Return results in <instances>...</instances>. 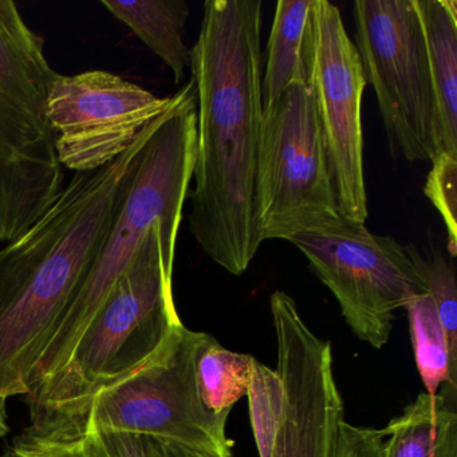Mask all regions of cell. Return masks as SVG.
I'll list each match as a JSON object with an SVG mask.
<instances>
[{
  "mask_svg": "<svg viewBox=\"0 0 457 457\" xmlns=\"http://www.w3.org/2000/svg\"><path fill=\"white\" fill-rule=\"evenodd\" d=\"M262 0H207L189 49L196 162L189 229L229 274L247 271L262 242L253 213L262 114Z\"/></svg>",
  "mask_w": 457,
  "mask_h": 457,
  "instance_id": "1",
  "label": "cell"
},
{
  "mask_svg": "<svg viewBox=\"0 0 457 457\" xmlns=\"http://www.w3.org/2000/svg\"><path fill=\"white\" fill-rule=\"evenodd\" d=\"M116 162L74 173L54 204L0 248V422L6 400L29 395L34 369L105 243L160 120Z\"/></svg>",
  "mask_w": 457,
  "mask_h": 457,
  "instance_id": "2",
  "label": "cell"
},
{
  "mask_svg": "<svg viewBox=\"0 0 457 457\" xmlns=\"http://www.w3.org/2000/svg\"><path fill=\"white\" fill-rule=\"evenodd\" d=\"M176 243L160 224L146 235L68 362L29 393V433L68 437L96 395L145 368L183 325L173 298Z\"/></svg>",
  "mask_w": 457,
  "mask_h": 457,
  "instance_id": "3",
  "label": "cell"
},
{
  "mask_svg": "<svg viewBox=\"0 0 457 457\" xmlns=\"http://www.w3.org/2000/svg\"><path fill=\"white\" fill-rule=\"evenodd\" d=\"M196 162V95L187 82L146 143L119 216L34 369L30 392L68 362L77 341L160 224L178 240ZM29 392V393H30Z\"/></svg>",
  "mask_w": 457,
  "mask_h": 457,
  "instance_id": "4",
  "label": "cell"
},
{
  "mask_svg": "<svg viewBox=\"0 0 457 457\" xmlns=\"http://www.w3.org/2000/svg\"><path fill=\"white\" fill-rule=\"evenodd\" d=\"M57 76L44 38L15 2L0 0V245L30 228L65 187L47 116Z\"/></svg>",
  "mask_w": 457,
  "mask_h": 457,
  "instance_id": "5",
  "label": "cell"
},
{
  "mask_svg": "<svg viewBox=\"0 0 457 457\" xmlns=\"http://www.w3.org/2000/svg\"><path fill=\"white\" fill-rule=\"evenodd\" d=\"M207 336L179 326L145 368L96 395L66 438L148 436L213 457H235L226 430L229 414L208 411L197 393L195 362Z\"/></svg>",
  "mask_w": 457,
  "mask_h": 457,
  "instance_id": "6",
  "label": "cell"
},
{
  "mask_svg": "<svg viewBox=\"0 0 457 457\" xmlns=\"http://www.w3.org/2000/svg\"><path fill=\"white\" fill-rule=\"evenodd\" d=\"M253 213L262 243L342 219L310 85H294L262 114Z\"/></svg>",
  "mask_w": 457,
  "mask_h": 457,
  "instance_id": "7",
  "label": "cell"
},
{
  "mask_svg": "<svg viewBox=\"0 0 457 457\" xmlns=\"http://www.w3.org/2000/svg\"><path fill=\"white\" fill-rule=\"evenodd\" d=\"M355 49L376 93L393 156L429 162L438 154L437 117L424 31L414 0H357Z\"/></svg>",
  "mask_w": 457,
  "mask_h": 457,
  "instance_id": "8",
  "label": "cell"
},
{
  "mask_svg": "<svg viewBox=\"0 0 457 457\" xmlns=\"http://www.w3.org/2000/svg\"><path fill=\"white\" fill-rule=\"evenodd\" d=\"M288 242L331 291L350 330L373 349L389 342L395 312L411 296L425 294L405 245L373 234L365 224L342 218Z\"/></svg>",
  "mask_w": 457,
  "mask_h": 457,
  "instance_id": "9",
  "label": "cell"
},
{
  "mask_svg": "<svg viewBox=\"0 0 457 457\" xmlns=\"http://www.w3.org/2000/svg\"><path fill=\"white\" fill-rule=\"evenodd\" d=\"M309 85L342 218L365 224L362 63L338 7L315 0L310 22Z\"/></svg>",
  "mask_w": 457,
  "mask_h": 457,
  "instance_id": "10",
  "label": "cell"
},
{
  "mask_svg": "<svg viewBox=\"0 0 457 457\" xmlns=\"http://www.w3.org/2000/svg\"><path fill=\"white\" fill-rule=\"evenodd\" d=\"M172 103L173 96L157 97L109 71L58 74L47 95V116L61 164L74 173L112 164Z\"/></svg>",
  "mask_w": 457,
  "mask_h": 457,
  "instance_id": "11",
  "label": "cell"
},
{
  "mask_svg": "<svg viewBox=\"0 0 457 457\" xmlns=\"http://www.w3.org/2000/svg\"><path fill=\"white\" fill-rule=\"evenodd\" d=\"M278 365L285 389L271 457H334L345 406L334 376L331 342L304 322L285 291L270 298Z\"/></svg>",
  "mask_w": 457,
  "mask_h": 457,
  "instance_id": "12",
  "label": "cell"
},
{
  "mask_svg": "<svg viewBox=\"0 0 457 457\" xmlns=\"http://www.w3.org/2000/svg\"><path fill=\"white\" fill-rule=\"evenodd\" d=\"M427 46L438 154L457 157V2L414 0Z\"/></svg>",
  "mask_w": 457,
  "mask_h": 457,
  "instance_id": "13",
  "label": "cell"
},
{
  "mask_svg": "<svg viewBox=\"0 0 457 457\" xmlns=\"http://www.w3.org/2000/svg\"><path fill=\"white\" fill-rule=\"evenodd\" d=\"M382 432L384 457H457L456 390L420 393Z\"/></svg>",
  "mask_w": 457,
  "mask_h": 457,
  "instance_id": "14",
  "label": "cell"
},
{
  "mask_svg": "<svg viewBox=\"0 0 457 457\" xmlns=\"http://www.w3.org/2000/svg\"><path fill=\"white\" fill-rule=\"evenodd\" d=\"M315 0H279L263 53L262 108L294 85H309L310 22Z\"/></svg>",
  "mask_w": 457,
  "mask_h": 457,
  "instance_id": "15",
  "label": "cell"
},
{
  "mask_svg": "<svg viewBox=\"0 0 457 457\" xmlns=\"http://www.w3.org/2000/svg\"><path fill=\"white\" fill-rule=\"evenodd\" d=\"M104 7L130 29L172 71L175 84L183 82L189 68L184 42L189 6L184 0H103Z\"/></svg>",
  "mask_w": 457,
  "mask_h": 457,
  "instance_id": "16",
  "label": "cell"
},
{
  "mask_svg": "<svg viewBox=\"0 0 457 457\" xmlns=\"http://www.w3.org/2000/svg\"><path fill=\"white\" fill-rule=\"evenodd\" d=\"M258 361L250 354L232 352L208 334L195 362L197 393L203 405L215 414H229L245 395Z\"/></svg>",
  "mask_w": 457,
  "mask_h": 457,
  "instance_id": "17",
  "label": "cell"
},
{
  "mask_svg": "<svg viewBox=\"0 0 457 457\" xmlns=\"http://www.w3.org/2000/svg\"><path fill=\"white\" fill-rule=\"evenodd\" d=\"M403 309L408 312L414 360L425 393L437 395L443 385L457 390V360L451 354L432 298L416 294Z\"/></svg>",
  "mask_w": 457,
  "mask_h": 457,
  "instance_id": "18",
  "label": "cell"
},
{
  "mask_svg": "<svg viewBox=\"0 0 457 457\" xmlns=\"http://www.w3.org/2000/svg\"><path fill=\"white\" fill-rule=\"evenodd\" d=\"M424 293L432 298L448 341L449 350L457 360V283L453 262L440 251L424 258L414 245H405Z\"/></svg>",
  "mask_w": 457,
  "mask_h": 457,
  "instance_id": "19",
  "label": "cell"
},
{
  "mask_svg": "<svg viewBox=\"0 0 457 457\" xmlns=\"http://www.w3.org/2000/svg\"><path fill=\"white\" fill-rule=\"evenodd\" d=\"M245 395L259 457H271L285 405L282 378L258 361Z\"/></svg>",
  "mask_w": 457,
  "mask_h": 457,
  "instance_id": "20",
  "label": "cell"
},
{
  "mask_svg": "<svg viewBox=\"0 0 457 457\" xmlns=\"http://www.w3.org/2000/svg\"><path fill=\"white\" fill-rule=\"evenodd\" d=\"M89 457H213L173 441L148 436H84Z\"/></svg>",
  "mask_w": 457,
  "mask_h": 457,
  "instance_id": "21",
  "label": "cell"
},
{
  "mask_svg": "<svg viewBox=\"0 0 457 457\" xmlns=\"http://www.w3.org/2000/svg\"><path fill=\"white\" fill-rule=\"evenodd\" d=\"M424 195L440 213L448 235L449 255H457V157L440 154L430 162Z\"/></svg>",
  "mask_w": 457,
  "mask_h": 457,
  "instance_id": "22",
  "label": "cell"
},
{
  "mask_svg": "<svg viewBox=\"0 0 457 457\" xmlns=\"http://www.w3.org/2000/svg\"><path fill=\"white\" fill-rule=\"evenodd\" d=\"M4 457H89V454L84 437H44L25 430Z\"/></svg>",
  "mask_w": 457,
  "mask_h": 457,
  "instance_id": "23",
  "label": "cell"
},
{
  "mask_svg": "<svg viewBox=\"0 0 457 457\" xmlns=\"http://www.w3.org/2000/svg\"><path fill=\"white\" fill-rule=\"evenodd\" d=\"M334 457H384V432L344 421Z\"/></svg>",
  "mask_w": 457,
  "mask_h": 457,
  "instance_id": "24",
  "label": "cell"
},
{
  "mask_svg": "<svg viewBox=\"0 0 457 457\" xmlns=\"http://www.w3.org/2000/svg\"><path fill=\"white\" fill-rule=\"evenodd\" d=\"M7 430H9V427H7V425L2 424V422H0V436L6 435Z\"/></svg>",
  "mask_w": 457,
  "mask_h": 457,
  "instance_id": "25",
  "label": "cell"
}]
</instances>
